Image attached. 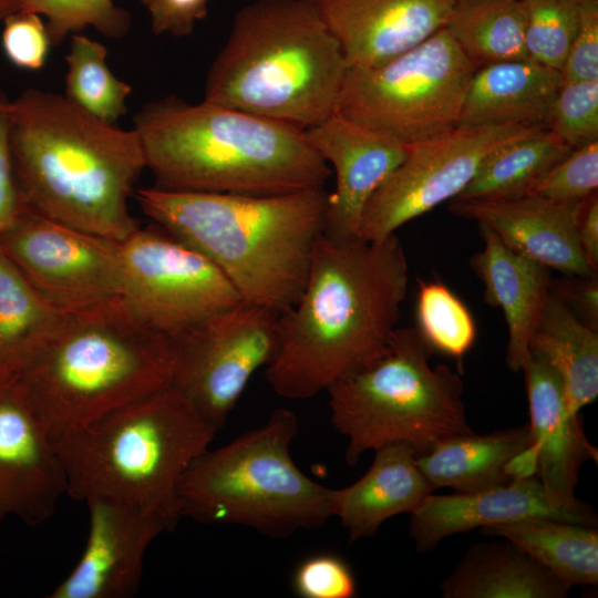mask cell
I'll use <instances>...</instances> for the list:
<instances>
[{
  "instance_id": "6da1fadb",
  "label": "cell",
  "mask_w": 598,
  "mask_h": 598,
  "mask_svg": "<svg viewBox=\"0 0 598 598\" xmlns=\"http://www.w3.org/2000/svg\"><path fill=\"white\" fill-rule=\"evenodd\" d=\"M409 264L395 234L337 241L323 233L297 301L279 313V343L265 377L275 393L305 400L389 349L401 319Z\"/></svg>"
},
{
  "instance_id": "7a4b0ae2",
  "label": "cell",
  "mask_w": 598,
  "mask_h": 598,
  "mask_svg": "<svg viewBox=\"0 0 598 598\" xmlns=\"http://www.w3.org/2000/svg\"><path fill=\"white\" fill-rule=\"evenodd\" d=\"M10 146L24 207L114 241L140 227L128 198L146 166L133 128L29 87L11 101Z\"/></svg>"
},
{
  "instance_id": "3957f363",
  "label": "cell",
  "mask_w": 598,
  "mask_h": 598,
  "mask_svg": "<svg viewBox=\"0 0 598 598\" xmlns=\"http://www.w3.org/2000/svg\"><path fill=\"white\" fill-rule=\"evenodd\" d=\"M133 130L162 189L278 195L323 188L331 175L305 130L204 100L145 103Z\"/></svg>"
},
{
  "instance_id": "277c9868",
  "label": "cell",
  "mask_w": 598,
  "mask_h": 598,
  "mask_svg": "<svg viewBox=\"0 0 598 598\" xmlns=\"http://www.w3.org/2000/svg\"><path fill=\"white\" fill-rule=\"evenodd\" d=\"M327 195L324 188L278 195L135 190L142 212L209 259L241 300L279 313L302 291Z\"/></svg>"
},
{
  "instance_id": "5b68a950",
  "label": "cell",
  "mask_w": 598,
  "mask_h": 598,
  "mask_svg": "<svg viewBox=\"0 0 598 598\" xmlns=\"http://www.w3.org/2000/svg\"><path fill=\"white\" fill-rule=\"evenodd\" d=\"M6 371L53 440L171 384V339L118 297L61 313Z\"/></svg>"
},
{
  "instance_id": "8992f818",
  "label": "cell",
  "mask_w": 598,
  "mask_h": 598,
  "mask_svg": "<svg viewBox=\"0 0 598 598\" xmlns=\"http://www.w3.org/2000/svg\"><path fill=\"white\" fill-rule=\"evenodd\" d=\"M348 68L308 0H256L235 13L204 101L307 130L337 110Z\"/></svg>"
},
{
  "instance_id": "52a82bcc",
  "label": "cell",
  "mask_w": 598,
  "mask_h": 598,
  "mask_svg": "<svg viewBox=\"0 0 598 598\" xmlns=\"http://www.w3.org/2000/svg\"><path fill=\"white\" fill-rule=\"evenodd\" d=\"M216 433L168 384L51 441L73 499L132 504L172 530L181 518L179 480Z\"/></svg>"
},
{
  "instance_id": "ba28073f",
  "label": "cell",
  "mask_w": 598,
  "mask_h": 598,
  "mask_svg": "<svg viewBox=\"0 0 598 598\" xmlns=\"http://www.w3.org/2000/svg\"><path fill=\"white\" fill-rule=\"evenodd\" d=\"M298 430L296 414L279 408L260 426L206 450L179 480L181 517L277 538L323 525L331 517L332 488L293 462L290 446Z\"/></svg>"
},
{
  "instance_id": "9c48e42d",
  "label": "cell",
  "mask_w": 598,
  "mask_h": 598,
  "mask_svg": "<svg viewBox=\"0 0 598 598\" xmlns=\"http://www.w3.org/2000/svg\"><path fill=\"white\" fill-rule=\"evenodd\" d=\"M433 352L416 327L396 328L382 357L327 390L331 424L348 441V464L384 445L405 443L419 455L473 432L462 378L446 364L432 367Z\"/></svg>"
},
{
  "instance_id": "30bf717a",
  "label": "cell",
  "mask_w": 598,
  "mask_h": 598,
  "mask_svg": "<svg viewBox=\"0 0 598 598\" xmlns=\"http://www.w3.org/2000/svg\"><path fill=\"white\" fill-rule=\"evenodd\" d=\"M476 66L443 28L368 68H348L337 112L405 145L457 126Z\"/></svg>"
},
{
  "instance_id": "8fae6325",
  "label": "cell",
  "mask_w": 598,
  "mask_h": 598,
  "mask_svg": "<svg viewBox=\"0 0 598 598\" xmlns=\"http://www.w3.org/2000/svg\"><path fill=\"white\" fill-rule=\"evenodd\" d=\"M169 339L171 384L218 432L252 375L275 358L279 312L240 300Z\"/></svg>"
},
{
  "instance_id": "7c38bea8",
  "label": "cell",
  "mask_w": 598,
  "mask_h": 598,
  "mask_svg": "<svg viewBox=\"0 0 598 598\" xmlns=\"http://www.w3.org/2000/svg\"><path fill=\"white\" fill-rule=\"evenodd\" d=\"M118 245L122 298L168 338L241 300L209 259L157 225L138 227Z\"/></svg>"
},
{
  "instance_id": "4fadbf2b",
  "label": "cell",
  "mask_w": 598,
  "mask_h": 598,
  "mask_svg": "<svg viewBox=\"0 0 598 598\" xmlns=\"http://www.w3.org/2000/svg\"><path fill=\"white\" fill-rule=\"evenodd\" d=\"M542 128L527 124L455 126L406 145V155L369 199L359 237L381 240L455 198L498 146Z\"/></svg>"
},
{
  "instance_id": "5bb4252c",
  "label": "cell",
  "mask_w": 598,
  "mask_h": 598,
  "mask_svg": "<svg viewBox=\"0 0 598 598\" xmlns=\"http://www.w3.org/2000/svg\"><path fill=\"white\" fill-rule=\"evenodd\" d=\"M120 241L24 207L0 235V248L55 310L82 311L122 297Z\"/></svg>"
},
{
  "instance_id": "9a60e30c",
  "label": "cell",
  "mask_w": 598,
  "mask_h": 598,
  "mask_svg": "<svg viewBox=\"0 0 598 598\" xmlns=\"http://www.w3.org/2000/svg\"><path fill=\"white\" fill-rule=\"evenodd\" d=\"M89 533L82 555L48 598H131L136 595L148 546L169 530L159 516L124 502H85Z\"/></svg>"
},
{
  "instance_id": "2e32d148",
  "label": "cell",
  "mask_w": 598,
  "mask_h": 598,
  "mask_svg": "<svg viewBox=\"0 0 598 598\" xmlns=\"http://www.w3.org/2000/svg\"><path fill=\"white\" fill-rule=\"evenodd\" d=\"M305 133L336 174V187L327 195L322 233L337 241L361 240L359 230L364 208L404 159L406 145L337 111Z\"/></svg>"
},
{
  "instance_id": "e0dca14e",
  "label": "cell",
  "mask_w": 598,
  "mask_h": 598,
  "mask_svg": "<svg viewBox=\"0 0 598 598\" xmlns=\"http://www.w3.org/2000/svg\"><path fill=\"white\" fill-rule=\"evenodd\" d=\"M65 494L49 433L11 374L0 369V523L16 516L30 526L42 524Z\"/></svg>"
},
{
  "instance_id": "ac0fdd59",
  "label": "cell",
  "mask_w": 598,
  "mask_h": 598,
  "mask_svg": "<svg viewBox=\"0 0 598 598\" xmlns=\"http://www.w3.org/2000/svg\"><path fill=\"white\" fill-rule=\"evenodd\" d=\"M409 535L416 549L427 553L444 538L526 518H549L597 526V513L581 501L553 498L537 476L477 491L424 497L410 513Z\"/></svg>"
},
{
  "instance_id": "d6986e66",
  "label": "cell",
  "mask_w": 598,
  "mask_h": 598,
  "mask_svg": "<svg viewBox=\"0 0 598 598\" xmlns=\"http://www.w3.org/2000/svg\"><path fill=\"white\" fill-rule=\"evenodd\" d=\"M586 200V199H585ZM560 202L527 194L497 199H452V214L488 226L509 248L567 276L597 270L578 240L584 202Z\"/></svg>"
},
{
  "instance_id": "ffe728a7",
  "label": "cell",
  "mask_w": 598,
  "mask_h": 598,
  "mask_svg": "<svg viewBox=\"0 0 598 598\" xmlns=\"http://www.w3.org/2000/svg\"><path fill=\"white\" fill-rule=\"evenodd\" d=\"M349 68L383 63L446 24L455 0H308Z\"/></svg>"
},
{
  "instance_id": "44dd1931",
  "label": "cell",
  "mask_w": 598,
  "mask_h": 598,
  "mask_svg": "<svg viewBox=\"0 0 598 598\" xmlns=\"http://www.w3.org/2000/svg\"><path fill=\"white\" fill-rule=\"evenodd\" d=\"M523 372L537 477L553 498L574 503L579 471L587 461L597 462L598 451L587 439L579 413L569 410L560 379L546 360L530 352Z\"/></svg>"
},
{
  "instance_id": "7402d4cb",
  "label": "cell",
  "mask_w": 598,
  "mask_h": 598,
  "mask_svg": "<svg viewBox=\"0 0 598 598\" xmlns=\"http://www.w3.org/2000/svg\"><path fill=\"white\" fill-rule=\"evenodd\" d=\"M478 226L484 247L471 257L470 267L484 285L485 302L504 313L506 364L519 372L529 359V343L550 296V272L509 248L488 226Z\"/></svg>"
},
{
  "instance_id": "603a6c76",
  "label": "cell",
  "mask_w": 598,
  "mask_h": 598,
  "mask_svg": "<svg viewBox=\"0 0 598 598\" xmlns=\"http://www.w3.org/2000/svg\"><path fill=\"white\" fill-rule=\"evenodd\" d=\"M373 452V463L362 477L331 491V517L340 520L350 542L372 537L386 519L412 513L434 491L412 446L394 443Z\"/></svg>"
},
{
  "instance_id": "cb8c5ba5",
  "label": "cell",
  "mask_w": 598,
  "mask_h": 598,
  "mask_svg": "<svg viewBox=\"0 0 598 598\" xmlns=\"http://www.w3.org/2000/svg\"><path fill=\"white\" fill-rule=\"evenodd\" d=\"M564 80L559 70L533 60L477 69L467 87L457 126L527 124L546 127Z\"/></svg>"
},
{
  "instance_id": "d4e9b609",
  "label": "cell",
  "mask_w": 598,
  "mask_h": 598,
  "mask_svg": "<svg viewBox=\"0 0 598 598\" xmlns=\"http://www.w3.org/2000/svg\"><path fill=\"white\" fill-rule=\"evenodd\" d=\"M569 590L508 540L472 546L441 584L444 598H564Z\"/></svg>"
},
{
  "instance_id": "484cf974",
  "label": "cell",
  "mask_w": 598,
  "mask_h": 598,
  "mask_svg": "<svg viewBox=\"0 0 598 598\" xmlns=\"http://www.w3.org/2000/svg\"><path fill=\"white\" fill-rule=\"evenodd\" d=\"M532 443L528 424L487 434L451 436L416 455V464L432 487L477 492L509 483L506 466Z\"/></svg>"
},
{
  "instance_id": "4316f807",
  "label": "cell",
  "mask_w": 598,
  "mask_h": 598,
  "mask_svg": "<svg viewBox=\"0 0 598 598\" xmlns=\"http://www.w3.org/2000/svg\"><path fill=\"white\" fill-rule=\"evenodd\" d=\"M529 351L543 357L563 384L573 413L598 396V333L551 293L532 337Z\"/></svg>"
},
{
  "instance_id": "83f0119b",
  "label": "cell",
  "mask_w": 598,
  "mask_h": 598,
  "mask_svg": "<svg viewBox=\"0 0 598 598\" xmlns=\"http://www.w3.org/2000/svg\"><path fill=\"white\" fill-rule=\"evenodd\" d=\"M514 544L569 586L598 584V530L549 518H526L482 528Z\"/></svg>"
},
{
  "instance_id": "f1b7e54d",
  "label": "cell",
  "mask_w": 598,
  "mask_h": 598,
  "mask_svg": "<svg viewBox=\"0 0 598 598\" xmlns=\"http://www.w3.org/2000/svg\"><path fill=\"white\" fill-rule=\"evenodd\" d=\"M444 28L476 69L530 60L520 0H455Z\"/></svg>"
},
{
  "instance_id": "f546056e",
  "label": "cell",
  "mask_w": 598,
  "mask_h": 598,
  "mask_svg": "<svg viewBox=\"0 0 598 598\" xmlns=\"http://www.w3.org/2000/svg\"><path fill=\"white\" fill-rule=\"evenodd\" d=\"M571 150L548 128L507 142L484 158L473 178L453 199H497L526 195Z\"/></svg>"
},
{
  "instance_id": "4dcf8cb0",
  "label": "cell",
  "mask_w": 598,
  "mask_h": 598,
  "mask_svg": "<svg viewBox=\"0 0 598 598\" xmlns=\"http://www.w3.org/2000/svg\"><path fill=\"white\" fill-rule=\"evenodd\" d=\"M106 58L104 44L81 32L73 33L65 55L64 95L90 115L115 124L127 113L132 86L113 74Z\"/></svg>"
},
{
  "instance_id": "1f68e13d",
  "label": "cell",
  "mask_w": 598,
  "mask_h": 598,
  "mask_svg": "<svg viewBox=\"0 0 598 598\" xmlns=\"http://www.w3.org/2000/svg\"><path fill=\"white\" fill-rule=\"evenodd\" d=\"M61 313L0 248V369L8 370L48 332Z\"/></svg>"
},
{
  "instance_id": "d6a6232c",
  "label": "cell",
  "mask_w": 598,
  "mask_h": 598,
  "mask_svg": "<svg viewBox=\"0 0 598 598\" xmlns=\"http://www.w3.org/2000/svg\"><path fill=\"white\" fill-rule=\"evenodd\" d=\"M416 328L432 347L458 362L475 343V320L466 305L442 281L419 280Z\"/></svg>"
},
{
  "instance_id": "836d02e7",
  "label": "cell",
  "mask_w": 598,
  "mask_h": 598,
  "mask_svg": "<svg viewBox=\"0 0 598 598\" xmlns=\"http://www.w3.org/2000/svg\"><path fill=\"white\" fill-rule=\"evenodd\" d=\"M582 0H520L530 60L560 70L577 32Z\"/></svg>"
},
{
  "instance_id": "e575fe53",
  "label": "cell",
  "mask_w": 598,
  "mask_h": 598,
  "mask_svg": "<svg viewBox=\"0 0 598 598\" xmlns=\"http://www.w3.org/2000/svg\"><path fill=\"white\" fill-rule=\"evenodd\" d=\"M22 10L45 18L52 45L87 27L112 39H122L131 30L130 12L114 0H24Z\"/></svg>"
},
{
  "instance_id": "d590c367",
  "label": "cell",
  "mask_w": 598,
  "mask_h": 598,
  "mask_svg": "<svg viewBox=\"0 0 598 598\" xmlns=\"http://www.w3.org/2000/svg\"><path fill=\"white\" fill-rule=\"evenodd\" d=\"M546 128L573 150L598 141V80L564 81L550 106Z\"/></svg>"
},
{
  "instance_id": "8d00e7d4",
  "label": "cell",
  "mask_w": 598,
  "mask_h": 598,
  "mask_svg": "<svg viewBox=\"0 0 598 598\" xmlns=\"http://www.w3.org/2000/svg\"><path fill=\"white\" fill-rule=\"evenodd\" d=\"M597 187L598 141H595L571 150L537 181L528 194L560 202H582L597 193Z\"/></svg>"
},
{
  "instance_id": "74e56055",
  "label": "cell",
  "mask_w": 598,
  "mask_h": 598,
  "mask_svg": "<svg viewBox=\"0 0 598 598\" xmlns=\"http://www.w3.org/2000/svg\"><path fill=\"white\" fill-rule=\"evenodd\" d=\"M291 588L301 598L357 596L352 568L343 558L330 553H319L302 559L292 573Z\"/></svg>"
},
{
  "instance_id": "f35d334b",
  "label": "cell",
  "mask_w": 598,
  "mask_h": 598,
  "mask_svg": "<svg viewBox=\"0 0 598 598\" xmlns=\"http://www.w3.org/2000/svg\"><path fill=\"white\" fill-rule=\"evenodd\" d=\"M1 45L11 64L29 71L43 68L52 47L41 16L23 10L4 19Z\"/></svg>"
},
{
  "instance_id": "ab89813d",
  "label": "cell",
  "mask_w": 598,
  "mask_h": 598,
  "mask_svg": "<svg viewBox=\"0 0 598 598\" xmlns=\"http://www.w3.org/2000/svg\"><path fill=\"white\" fill-rule=\"evenodd\" d=\"M564 81L598 80V0H582L577 32L559 70Z\"/></svg>"
},
{
  "instance_id": "60d3db41",
  "label": "cell",
  "mask_w": 598,
  "mask_h": 598,
  "mask_svg": "<svg viewBox=\"0 0 598 598\" xmlns=\"http://www.w3.org/2000/svg\"><path fill=\"white\" fill-rule=\"evenodd\" d=\"M209 0H141L151 18L155 35L168 34L175 38L190 35L197 22L208 13Z\"/></svg>"
},
{
  "instance_id": "b9f144b4",
  "label": "cell",
  "mask_w": 598,
  "mask_h": 598,
  "mask_svg": "<svg viewBox=\"0 0 598 598\" xmlns=\"http://www.w3.org/2000/svg\"><path fill=\"white\" fill-rule=\"evenodd\" d=\"M10 105L0 90V235L24 208L10 146Z\"/></svg>"
},
{
  "instance_id": "7bdbcfd3",
  "label": "cell",
  "mask_w": 598,
  "mask_h": 598,
  "mask_svg": "<svg viewBox=\"0 0 598 598\" xmlns=\"http://www.w3.org/2000/svg\"><path fill=\"white\" fill-rule=\"evenodd\" d=\"M550 291L564 301L569 309L587 326L598 329V278L570 276L551 281Z\"/></svg>"
},
{
  "instance_id": "ee69618b",
  "label": "cell",
  "mask_w": 598,
  "mask_h": 598,
  "mask_svg": "<svg viewBox=\"0 0 598 598\" xmlns=\"http://www.w3.org/2000/svg\"><path fill=\"white\" fill-rule=\"evenodd\" d=\"M578 240L581 250L594 269H598V198L589 196L582 205L578 220Z\"/></svg>"
},
{
  "instance_id": "f6af8a7d",
  "label": "cell",
  "mask_w": 598,
  "mask_h": 598,
  "mask_svg": "<svg viewBox=\"0 0 598 598\" xmlns=\"http://www.w3.org/2000/svg\"><path fill=\"white\" fill-rule=\"evenodd\" d=\"M24 0H0V22L9 16L21 11Z\"/></svg>"
}]
</instances>
